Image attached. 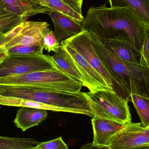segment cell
<instances>
[{
    "label": "cell",
    "instance_id": "obj_6",
    "mask_svg": "<svg viewBox=\"0 0 149 149\" xmlns=\"http://www.w3.org/2000/svg\"><path fill=\"white\" fill-rule=\"evenodd\" d=\"M59 69L49 55L8 54L0 62V78Z\"/></svg>",
    "mask_w": 149,
    "mask_h": 149
},
{
    "label": "cell",
    "instance_id": "obj_28",
    "mask_svg": "<svg viewBox=\"0 0 149 149\" xmlns=\"http://www.w3.org/2000/svg\"><path fill=\"white\" fill-rule=\"evenodd\" d=\"M5 34L3 32H0V46L5 45Z\"/></svg>",
    "mask_w": 149,
    "mask_h": 149
},
{
    "label": "cell",
    "instance_id": "obj_5",
    "mask_svg": "<svg viewBox=\"0 0 149 149\" xmlns=\"http://www.w3.org/2000/svg\"><path fill=\"white\" fill-rule=\"evenodd\" d=\"M83 94L89 101L94 117L113 120L123 124L131 122L129 98H123L109 90L83 92Z\"/></svg>",
    "mask_w": 149,
    "mask_h": 149
},
{
    "label": "cell",
    "instance_id": "obj_11",
    "mask_svg": "<svg viewBox=\"0 0 149 149\" xmlns=\"http://www.w3.org/2000/svg\"><path fill=\"white\" fill-rule=\"evenodd\" d=\"M91 121L93 131L92 145L93 148H107L111 138L126 125L113 120L95 116Z\"/></svg>",
    "mask_w": 149,
    "mask_h": 149
},
{
    "label": "cell",
    "instance_id": "obj_1",
    "mask_svg": "<svg viewBox=\"0 0 149 149\" xmlns=\"http://www.w3.org/2000/svg\"><path fill=\"white\" fill-rule=\"evenodd\" d=\"M82 29L102 39H122L140 52L147 26L131 8L92 7L87 12Z\"/></svg>",
    "mask_w": 149,
    "mask_h": 149
},
{
    "label": "cell",
    "instance_id": "obj_29",
    "mask_svg": "<svg viewBox=\"0 0 149 149\" xmlns=\"http://www.w3.org/2000/svg\"><path fill=\"white\" fill-rule=\"evenodd\" d=\"M0 4H2V3H1V1H0Z\"/></svg>",
    "mask_w": 149,
    "mask_h": 149
},
{
    "label": "cell",
    "instance_id": "obj_22",
    "mask_svg": "<svg viewBox=\"0 0 149 149\" xmlns=\"http://www.w3.org/2000/svg\"><path fill=\"white\" fill-rule=\"evenodd\" d=\"M8 54L14 55H32L43 54L42 45L24 46L17 45L8 48Z\"/></svg>",
    "mask_w": 149,
    "mask_h": 149
},
{
    "label": "cell",
    "instance_id": "obj_16",
    "mask_svg": "<svg viewBox=\"0 0 149 149\" xmlns=\"http://www.w3.org/2000/svg\"><path fill=\"white\" fill-rule=\"evenodd\" d=\"M34 4L48 8L64 15L74 21L82 24L85 17L82 14L67 4L63 0H31Z\"/></svg>",
    "mask_w": 149,
    "mask_h": 149
},
{
    "label": "cell",
    "instance_id": "obj_10",
    "mask_svg": "<svg viewBox=\"0 0 149 149\" xmlns=\"http://www.w3.org/2000/svg\"><path fill=\"white\" fill-rule=\"evenodd\" d=\"M60 44L61 46L71 57L80 73L83 79V86L88 88L91 92L101 90L112 91L108 85L104 78L90 65L75 49L65 40L61 41Z\"/></svg>",
    "mask_w": 149,
    "mask_h": 149
},
{
    "label": "cell",
    "instance_id": "obj_26",
    "mask_svg": "<svg viewBox=\"0 0 149 149\" xmlns=\"http://www.w3.org/2000/svg\"><path fill=\"white\" fill-rule=\"evenodd\" d=\"M67 4L77 10L79 13L82 14V6L83 0H63Z\"/></svg>",
    "mask_w": 149,
    "mask_h": 149
},
{
    "label": "cell",
    "instance_id": "obj_25",
    "mask_svg": "<svg viewBox=\"0 0 149 149\" xmlns=\"http://www.w3.org/2000/svg\"><path fill=\"white\" fill-rule=\"evenodd\" d=\"M140 53V64L149 69V26L147 27L145 40Z\"/></svg>",
    "mask_w": 149,
    "mask_h": 149
},
{
    "label": "cell",
    "instance_id": "obj_17",
    "mask_svg": "<svg viewBox=\"0 0 149 149\" xmlns=\"http://www.w3.org/2000/svg\"><path fill=\"white\" fill-rule=\"evenodd\" d=\"M59 69L74 79L83 84V80L71 57L61 46L51 56Z\"/></svg>",
    "mask_w": 149,
    "mask_h": 149
},
{
    "label": "cell",
    "instance_id": "obj_3",
    "mask_svg": "<svg viewBox=\"0 0 149 149\" xmlns=\"http://www.w3.org/2000/svg\"><path fill=\"white\" fill-rule=\"evenodd\" d=\"M0 95L81 110L85 112L87 115L94 117L89 101L81 92L74 93L45 90L25 85L0 84Z\"/></svg>",
    "mask_w": 149,
    "mask_h": 149
},
{
    "label": "cell",
    "instance_id": "obj_21",
    "mask_svg": "<svg viewBox=\"0 0 149 149\" xmlns=\"http://www.w3.org/2000/svg\"><path fill=\"white\" fill-rule=\"evenodd\" d=\"M130 98L133 102L141 123L143 127L149 125V98L136 94H130Z\"/></svg>",
    "mask_w": 149,
    "mask_h": 149
},
{
    "label": "cell",
    "instance_id": "obj_27",
    "mask_svg": "<svg viewBox=\"0 0 149 149\" xmlns=\"http://www.w3.org/2000/svg\"><path fill=\"white\" fill-rule=\"evenodd\" d=\"M8 55V50L5 45L0 46V62L6 58Z\"/></svg>",
    "mask_w": 149,
    "mask_h": 149
},
{
    "label": "cell",
    "instance_id": "obj_8",
    "mask_svg": "<svg viewBox=\"0 0 149 149\" xmlns=\"http://www.w3.org/2000/svg\"><path fill=\"white\" fill-rule=\"evenodd\" d=\"M149 148V127L141 123H126L125 127L111 138L107 146L109 149L147 148Z\"/></svg>",
    "mask_w": 149,
    "mask_h": 149
},
{
    "label": "cell",
    "instance_id": "obj_4",
    "mask_svg": "<svg viewBox=\"0 0 149 149\" xmlns=\"http://www.w3.org/2000/svg\"><path fill=\"white\" fill-rule=\"evenodd\" d=\"M0 84L25 85L66 92H81L83 84L60 69H50L0 78Z\"/></svg>",
    "mask_w": 149,
    "mask_h": 149
},
{
    "label": "cell",
    "instance_id": "obj_19",
    "mask_svg": "<svg viewBox=\"0 0 149 149\" xmlns=\"http://www.w3.org/2000/svg\"><path fill=\"white\" fill-rule=\"evenodd\" d=\"M39 143L32 138L0 136V149H35Z\"/></svg>",
    "mask_w": 149,
    "mask_h": 149
},
{
    "label": "cell",
    "instance_id": "obj_9",
    "mask_svg": "<svg viewBox=\"0 0 149 149\" xmlns=\"http://www.w3.org/2000/svg\"><path fill=\"white\" fill-rule=\"evenodd\" d=\"M65 40L102 75L110 89L114 91L113 80L96 53L89 32L82 30L79 33Z\"/></svg>",
    "mask_w": 149,
    "mask_h": 149
},
{
    "label": "cell",
    "instance_id": "obj_2",
    "mask_svg": "<svg viewBox=\"0 0 149 149\" xmlns=\"http://www.w3.org/2000/svg\"><path fill=\"white\" fill-rule=\"evenodd\" d=\"M96 53L114 81L113 90L149 98V69L141 64L123 60L107 48L99 38L89 33Z\"/></svg>",
    "mask_w": 149,
    "mask_h": 149
},
{
    "label": "cell",
    "instance_id": "obj_13",
    "mask_svg": "<svg viewBox=\"0 0 149 149\" xmlns=\"http://www.w3.org/2000/svg\"><path fill=\"white\" fill-rule=\"evenodd\" d=\"M47 110L29 107H22L17 113L14 123L23 131L38 126L47 118Z\"/></svg>",
    "mask_w": 149,
    "mask_h": 149
},
{
    "label": "cell",
    "instance_id": "obj_14",
    "mask_svg": "<svg viewBox=\"0 0 149 149\" xmlns=\"http://www.w3.org/2000/svg\"><path fill=\"white\" fill-rule=\"evenodd\" d=\"M99 39L107 49L123 60L130 63L140 64L141 53L127 42L117 38Z\"/></svg>",
    "mask_w": 149,
    "mask_h": 149
},
{
    "label": "cell",
    "instance_id": "obj_15",
    "mask_svg": "<svg viewBox=\"0 0 149 149\" xmlns=\"http://www.w3.org/2000/svg\"><path fill=\"white\" fill-rule=\"evenodd\" d=\"M1 3L24 20L38 14H49L48 8L33 3L30 0H0Z\"/></svg>",
    "mask_w": 149,
    "mask_h": 149
},
{
    "label": "cell",
    "instance_id": "obj_12",
    "mask_svg": "<svg viewBox=\"0 0 149 149\" xmlns=\"http://www.w3.org/2000/svg\"><path fill=\"white\" fill-rule=\"evenodd\" d=\"M48 15L54 24V33L59 42L70 38L82 31V24L74 21L64 15L51 10Z\"/></svg>",
    "mask_w": 149,
    "mask_h": 149
},
{
    "label": "cell",
    "instance_id": "obj_31",
    "mask_svg": "<svg viewBox=\"0 0 149 149\" xmlns=\"http://www.w3.org/2000/svg\"><path fill=\"white\" fill-rule=\"evenodd\" d=\"M148 127H149V126H148Z\"/></svg>",
    "mask_w": 149,
    "mask_h": 149
},
{
    "label": "cell",
    "instance_id": "obj_18",
    "mask_svg": "<svg viewBox=\"0 0 149 149\" xmlns=\"http://www.w3.org/2000/svg\"><path fill=\"white\" fill-rule=\"evenodd\" d=\"M110 7L128 6L134 10L147 27L149 26V2L148 0H108Z\"/></svg>",
    "mask_w": 149,
    "mask_h": 149
},
{
    "label": "cell",
    "instance_id": "obj_24",
    "mask_svg": "<svg viewBox=\"0 0 149 149\" xmlns=\"http://www.w3.org/2000/svg\"><path fill=\"white\" fill-rule=\"evenodd\" d=\"M68 145L64 141L62 136L52 141L40 143L35 149H68Z\"/></svg>",
    "mask_w": 149,
    "mask_h": 149
},
{
    "label": "cell",
    "instance_id": "obj_23",
    "mask_svg": "<svg viewBox=\"0 0 149 149\" xmlns=\"http://www.w3.org/2000/svg\"><path fill=\"white\" fill-rule=\"evenodd\" d=\"M42 45L44 49L49 52H56L61 47L60 42L57 40L54 31L49 29L44 36Z\"/></svg>",
    "mask_w": 149,
    "mask_h": 149
},
{
    "label": "cell",
    "instance_id": "obj_32",
    "mask_svg": "<svg viewBox=\"0 0 149 149\" xmlns=\"http://www.w3.org/2000/svg\"><path fill=\"white\" fill-rule=\"evenodd\" d=\"M30 1H31V0H30Z\"/></svg>",
    "mask_w": 149,
    "mask_h": 149
},
{
    "label": "cell",
    "instance_id": "obj_7",
    "mask_svg": "<svg viewBox=\"0 0 149 149\" xmlns=\"http://www.w3.org/2000/svg\"><path fill=\"white\" fill-rule=\"evenodd\" d=\"M49 29L46 22L23 21L5 33V45L7 49L17 45H42L44 36Z\"/></svg>",
    "mask_w": 149,
    "mask_h": 149
},
{
    "label": "cell",
    "instance_id": "obj_20",
    "mask_svg": "<svg viewBox=\"0 0 149 149\" xmlns=\"http://www.w3.org/2000/svg\"><path fill=\"white\" fill-rule=\"evenodd\" d=\"M24 21L26 20L0 4V32L5 33Z\"/></svg>",
    "mask_w": 149,
    "mask_h": 149
},
{
    "label": "cell",
    "instance_id": "obj_30",
    "mask_svg": "<svg viewBox=\"0 0 149 149\" xmlns=\"http://www.w3.org/2000/svg\"><path fill=\"white\" fill-rule=\"evenodd\" d=\"M148 1L149 2V0H148Z\"/></svg>",
    "mask_w": 149,
    "mask_h": 149
}]
</instances>
